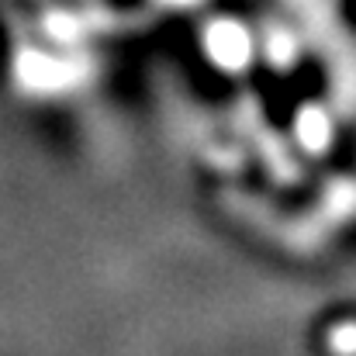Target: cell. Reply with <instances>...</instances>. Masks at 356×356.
Returning <instances> with one entry per match:
<instances>
[{
    "label": "cell",
    "mask_w": 356,
    "mask_h": 356,
    "mask_svg": "<svg viewBox=\"0 0 356 356\" xmlns=\"http://www.w3.org/2000/svg\"><path fill=\"white\" fill-rule=\"evenodd\" d=\"M208 52L218 66L225 70H242L249 63V35L232 24V21H218L208 31Z\"/></svg>",
    "instance_id": "1"
},
{
    "label": "cell",
    "mask_w": 356,
    "mask_h": 356,
    "mask_svg": "<svg viewBox=\"0 0 356 356\" xmlns=\"http://www.w3.org/2000/svg\"><path fill=\"white\" fill-rule=\"evenodd\" d=\"M332 346H336L343 356L356 353V325H343V329H336V332H332Z\"/></svg>",
    "instance_id": "4"
},
{
    "label": "cell",
    "mask_w": 356,
    "mask_h": 356,
    "mask_svg": "<svg viewBox=\"0 0 356 356\" xmlns=\"http://www.w3.org/2000/svg\"><path fill=\"white\" fill-rule=\"evenodd\" d=\"M24 80L31 87H42V90H56L63 83L73 80V66L59 63V59H45V56H24Z\"/></svg>",
    "instance_id": "2"
},
{
    "label": "cell",
    "mask_w": 356,
    "mask_h": 356,
    "mask_svg": "<svg viewBox=\"0 0 356 356\" xmlns=\"http://www.w3.org/2000/svg\"><path fill=\"white\" fill-rule=\"evenodd\" d=\"M298 138L308 145V149H325L329 145V138H332V131H329V118H325V111H318V108H305L301 111V118H298Z\"/></svg>",
    "instance_id": "3"
}]
</instances>
